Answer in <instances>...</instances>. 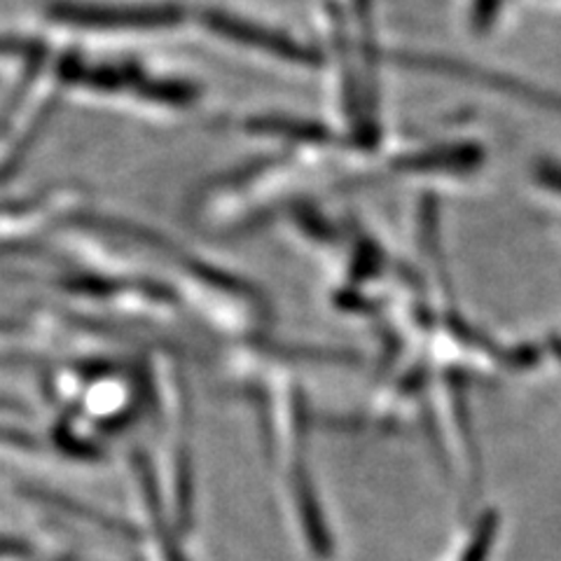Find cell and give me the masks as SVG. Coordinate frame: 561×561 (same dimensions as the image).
<instances>
[{
	"mask_svg": "<svg viewBox=\"0 0 561 561\" xmlns=\"http://www.w3.org/2000/svg\"><path fill=\"white\" fill-rule=\"evenodd\" d=\"M28 494H31L33 499H41V501H45V503H49V505L59 507V511H64V513H68V515H76V517H80V519L94 522L96 526H101V529H105V531H113V534H119V536H134V531H129L127 526L117 524V522L111 519L108 515L96 513V511H92V507H87L84 503H78V501H73V499H66V496H61V494H51V491H45V489H31Z\"/></svg>",
	"mask_w": 561,
	"mask_h": 561,
	"instance_id": "obj_1",
	"label": "cell"
},
{
	"mask_svg": "<svg viewBox=\"0 0 561 561\" xmlns=\"http://www.w3.org/2000/svg\"><path fill=\"white\" fill-rule=\"evenodd\" d=\"M0 440L12 443V445H22V447H35V440H33L31 435L20 433V431H12V428H5V426H0Z\"/></svg>",
	"mask_w": 561,
	"mask_h": 561,
	"instance_id": "obj_2",
	"label": "cell"
}]
</instances>
